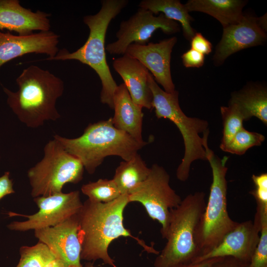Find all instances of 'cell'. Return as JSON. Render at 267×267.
<instances>
[{
	"instance_id": "cell-1",
	"label": "cell",
	"mask_w": 267,
	"mask_h": 267,
	"mask_svg": "<svg viewBox=\"0 0 267 267\" xmlns=\"http://www.w3.org/2000/svg\"><path fill=\"white\" fill-rule=\"evenodd\" d=\"M129 203V195L125 194L108 203L94 202L88 199L83 203L78 213L81 260L94 263L100 260L111 267H118L108 249L113 241L122 236L135 239L148 253H159L124 226L123 213Z\"/></svg>"
},
{
	"instance_id": "cell-2",
	"label": "cell",
	"mask_w": 267,
	"mask_h": 267,
	"mask_svg": "<svg viewBox=\"0 0 267 267\" xmlns=\"http://www.w3.org/2000/svg\"><path fill=\"white\" fill-rule=\"evenodd\" d=\"M16 82V91L5 87L3 90L8 105L21 122L29 128H37L45 121L60 118L56 108L57 100L64 91V83L60 78L32 65L23 70Z\"/></svg>"
},
{
	"instance_id": "cell-3",
	"label": "cell",
	"mask_w": 267,
	"mask_h": 267,
	"mask_svg": "<svg viewBox=\"0 0 267 267\" xmlns=\"http://www.w3.org/2000/svg\"><path fill=\"white\" fill-rule=\"evenodd\" d=\"M63 148L78 158L89 174H93L105 157L118 156L129 160L147 142H139L125 132L116 129L112 118L90 124L82 135L68 138L53 136Z\"/></svg>"
},
{
	"instance_id": "cell-4",
	"label": "cell",
	"mask_w": 267,
	"mask_h": 267,
	"mask_svg": "<svg viewBox=\"0 0 267 267\" xmlns=\"http://www.w3.org/2000/svg\"><path fill=\"white\" fill-rule=\"evenodd\" d=\"M128 2L127 0H102L101 8L97 13L85 16L83 18L89 31L85 43L73 52H69L66 49H61L49 60H76L91 67L101 81L100 101L111 109H113V94L118 85L107 63L105 39L110 22Z\"/></svg>"
},
{
	"instance_id": "cell-5",
	"label": "cell",
	"mask_w": 267,
	"mask_h": 267,
	"mask_svg": "<svg viewBox=\"0 0 267 267\" xmlns=\"http://www.w3.org/2000/svg\"><path fill=\"white\" fill-rule=\"evenodd\" d=\"M203 146L206 159L212 169L213 180L208 202L195 232V239L200 252L199 256L218 245L238 223L230 218L227 209L226 174L228 169L226 164L228 157L224 156L221 158L216 155L209 148L206 137L204 138Z\"/></svg>"
},
{
	"instance_id": "cell-6",
	"label": "cell",
	"mask_w": 267,
	"mask_h": 267,
	"mask_svg": "<svg viewBox=\"0 0 267 267\" xmlns=\"http://www.w3.org/2000/svg\"><path fill=\"white\" fill-rule=\"evenodd\" d=\"M204 192L190 194L170 210L167 243L155 260L154 267H172L193 262L200 256L195 242L196 228L206 205Z\"/></svg>"
},
{
	"instance_id": "cell-7",
	"label": "cell",
	"mask_w": 267,
	"mask_h": 267,
	"mask_svg": "<svg viewBox=\"0 0 267 267\" xmlns=\"http://www.w3.org/2000/svg\"><path fill=\"white\" fill-rule=\"evenodd\" d=\"M148 84L153 95L152 108L157 118H165L173 122L179 130L184 144V154L178 166L176 176L181 181H186L189 175L191 163L197 160H207L203 146V138L200 134L209 130L207 121L187 117L181 109L178 102V92L168 93L158 85L151 73Z\"/></svg>"
},
{
	"instance_id": "cell-8",
	"label": "cell",
	"mask_w": 267,
	"mask_h": 267,
	"mask_svg": "<svg viewBox=\"0 0 267 267\" xmlns=\"http://www.w3.org/2000/svg\"><path fill=\"white\" fill-rule=\"evenodd\" d=\"M44 151L43 159L27 172L34 198L61 192L65 184H76L82 180L85 170L82 163L55 139L48 141Z\"/></svg>"
},
{
	"instance_id": "cell-9",
	"label": "cell",
	"mask_w": 267,
	"mask_h": 267,
	"mask_svg": "<svg viewBox=\"0 0 267 267\" xmlns=\"http://www.w3.org/2000/svg\"><path fill=\"white\" fill-rule=\"evenodd\" d=\"M170 178L163 167L153 164L146 179L128 193L130 202L141 203L148 216L161 224V234L165 239L169 226L170 210L177 207L182 201L171 187Z\"/></svg>"
},
{
	"instance_id": "cell-10",
	"label": "cell",
	"mask_w": 267,
	"mask_h": 267,
	"mask_svg": "<svg viewBox=\"0 0 267 267\" xmlns=\"http://www.w3.org/2000/svg\"><path fill=\"white\" fill-rule=\"evenodd\" d=\"M39 211L31 215L12 213L9 215L24 217V221H14L7 225L17 231H27L55 226L78 214L83 203L78 190L62 192L47 196L34 198Z\"/></svg>"
},
{
	"instance_id": "cell-11",
	"label": "cell",
	"mask_w": 267,
	"mask_h": 267,
	"mask_svg": "<svg viewBox=\"0 0 267 267\" xmlns=\"http://www.w3.org/2000/svg\"><path fill=\"white\" fill-rule=\"evenodd\" d=\"M159 29L167 35L180 31L178 23L167 18L163 13L156 16L150 10L139 8L128 20L121 21L116 34L117 40L107 44L105 50L111 54L123 55L132 44H146Z\"/></svg>"
},
{
	"instance_id": "cell-12",
	"label": "cell",
	"mask_w": 267,
	"mask_h": 267,
	"mask_svg": "<svg viewBox=\"0 0 267 267\" xmlns=\"http://www.w3.org/2000/svg\"><path fill=\"white\" fill-rule=\"evenodd\" d=\"M79 229L77 214L55 226L34 231L35 237L48 247L56 260L71 267H83Z\"/></svg>"
},
{
	"instance_id": "cell-13",
	"label": "cell",
	"mask_w": 267,
	"mask_h": 267,
	"mask_svg": "<svg viewBox=\"0 0 267 267\" xmlns=\"http://www.w3.org/2000/svg\"><path fill=\"white\" fill-rule=\"evenodd\" d=\"M244 15L238 23L223 27L221 40L213 57L221 65L230 55L245 48L263 44L266 40V17Z\"/></svg>"
},
{
	"instance_id": "cell-14",
	"label": "cell",
	"mask_w": 267,
	"mask_h": 267,
	"mask_svg": "<svg viewBox=\"0 0 267 267\" xmlns=\"http://www.w3.org/2000/svg\"><path fill=\"white\" fill-rule=\"evenodd\" d=\"M260 230V218L256 210L253 221L238 222L218 245L207 253L197 257L193 263L227 256L249 263L258 245Z\"/></svg>"
},
{
	"instance_id": "cell-15",
	"label": "cell",
	"mask_w": 267,
	"mask_h": 267,
	"mask_svg": "<svg viewBox=\"0 0 267 267\" xmlns=\"http://www.w3.org/2000/svg\"><path fill=\"white\" fill-rule=\"evenodd\" d=\"M177 40L176 37H173L157 43H133L128 46L125 53L141 63L164 91L172 93L175 86L172 79L170 63L172 49Z\"/></svg>"
},
{
	"instance_id": "cell-16",
	"label": "cell",
	"mask_w": 267,
	"mask_h": 267,
	"mask_svg": "<svg viewBox=\"0 0 267 267\" xmlns=\"http://www.w3.org/2000/svg\"><path fill=\"white\" fill-rule=\"evenodd\" d=\"M59 36L41 31L27 36L14 35L0 31V68L6 62L29 53L44 54L49 60L58 53Z\"/></svg>"
},
{
	"instance_id": "cell-17",
	"label": "cell",
	"mask_w": 267,
	"mask_h": 267,
	"mask_svg": "<svg viewBox=\"0 0 267 267\" xmlns=\"http://www.w3.org/2000/svg\"><path fill=\"white\" fill-rule=\"evenodd\" d=\"M50 13L39 10L33 12L23 7L18 0H0V31H14L19 36L33 31H50Z\"/></svg>"
},
{
	"instance_id": "cell-18",
	"label": "cell",
	"mask_w": 267,
	"mask_h": 267,
	"mask_svg": "<svg viewBox=\"0 0 267 267\" xmlns=\"http://www.w3.org/2000/svg\"><path fill=\"white\" fill-rule=\"evenodd\" d=\"M113 67L124 81L133 101L151 110L153 95L148 84L147 69L138 60L125 53L113 61Z\"/></svg>"
},
{
	"instance_id": "cell-19",
	"label": "cell",
	"mask_w": 267,
	"mask_h": 267,
	"mask_svg": "<svg viewBox=\"0 0 267 267\" xmlns=\"http://www.w3.org/2000/svg\"><path fill=\"white\" fill-rule=\"evenodd\" d=\"M114 126L139 142L144 141L142 136L143 117L142 107L135 103L124 83L117 86L113 97Z\"/></svg>"
},
{
	"instance_id": "cell-20",
	"label": "cell",
	"mask_w": 267,
	"mask_h": 267,
	"mask_svg": "<svg viewBox=\"0 0 267 267\" xmlns=\"http://www.w3.org/2000/svg\"><path fill=\"white\" fill-rule=\"evenodd\" d=\"M246 1L241 0H189L185 5L188 12L199 11L217 19L223 27L239 23L244 15Z\"/></svg>"
},
{
	"instance_id": "cell-21",
	"label": "cell",
	"mask_w": 267,
	"mask_h": 267,
	"mask_svg": "<svg viewBox=\"0 0 267 267\" xmlns=\"http://www.w3.org/2000/svg\"><path fill=\"white\" fill-rule=\"evenodd\" d=\"M229 103L237 106L246 121L255 117L267 126V91L265 88L252 86L233 92Z\"/></svg>"
},
{
	"instance_id": "cell-22",
	"label": "cell",
	"mask_w": 267,
	"mask_h": 267,
	"mask_svg": "<svg viewBox=\"0 0 267 267\" xmlns=\"http://www.w3.org/2000/svg\"><path fill=\"white\" fill-rule=\"evenodd\" d=\"M138 6L150 10L154 15L161 12L167 18L179 22L183 35L188 40H191L196 33L191 25L192 18L185 5L178 0H143Z\"/></svg>"
},
{
	"instance_id": "cell-23",
	"label": "cell",
	"mask_w": 267,
	"mask_h": 267,
	"mask_svg": "<svg viewBox=\"0 0 267 267\" xmlns=\"http://www.w3.org/2000/svg\"><path fill=\"white\" fill-rule=\"evenodd\" d=\"M150 171V168L137 154L130 160L120 163L113 180L121 194H128L132 189L146 179Z\"/></svg>"
},
{
	"instance_id": "cell-24",
	"label": "cell",
	"mask_w": 267,
	"mask_h": 267,
	"mask_svg": "<svg viewBox=\"0 0 267 267\" xmlns=\"http://www.w3.org/2000/svg\"><path fill=\"white\" fill-rule=\"evenodd\" d=\"M81 191L89 200L97 203H108L122 195L113 179L89 182L82 185Z\"/></svg>"
},
{
	"instance_id": "cell-25",
	"label": "cell",
	"mask_w": 267,
	"mask_h": 267,
	"mask_svg": "<svg viewBox=\"0 0 267 267\" xmlns=\"http://www.w3.org/2000/svg\"><path fill=\"white\" fill-rule=\"evenodd\" d=\"M20 258L16 267H47L56 260L48 247L38 242L33 246H23L19 250Z\"/></svg>"
},
{
	"instance_id": "cell-26",
	"label": "cell",
	"mask_w": 267,
	"mask_h": 267,
	"mask_svg": "<svg viewBox=\"0 0 267 267\" xmlns=\"http://www.w3.org/2000/svg\"><path fill=\"white\" fill-rule=\"evenodd\" d=\"M220 110L223 130L220 147L222 150L234 135L243 128V121L246 120L241 110L234 104L229 103L228 106L221 107Z\"/></svg>"
},
{
	"instance_id": "cell-27",
	"label": "cell",
	"mask_w": 267,
	"mask_h": 267,
	"mask_svg": "<svg viewBox=\"0 0 267 267\" xmlns=\"http://www.w3.org/2000/svg\"><path fill=\"white\" fill-rule=\"evenodd\" d=\"M265 139V137L262 134L248 131L243 127L234 135L222 150L241 155L245 154L250 148L260 146Z\"/></svg>"
},
{
	"instance_id": "cell-28",
	"label": "cell",
	"mask_w": 267,
	"mask_h": 267,
	"mask_svg": "<svg viewBox=\"0 0 267 267\" xmlns=\"http://www.w3.org/2000/svg\"><path fill=\"white\" fill-rule=\"evenodd\" d=\"M256 210L260 218V235L249 267H267V205L257 203Z\"/></svg>"
},
{
	"instance_id": "cell-29",
	"label": "cell",
	"mask_w": 267,
	"mask_h": 267,
	"mask_svg": "<svg viewBox=\"0 0 267 267\" xmlns=\"http://www.w3.org/2000/svg\"><path fill=\"white\" fill-rule=\"evenodd\" d=\"M252 180L255 189L249 192L255 198L256 203L267 205V174L253 175Z\"/></svg>"
},
{
	"instance_id": "cell-30",
	"label": "cell",
	"mask_w": 267,
	"mask_h": 267,
	"mask_svg": "<svg viewBox=\"0 0 267 267\" xmlns=\"http://www.w3.org/2000/svg\"><path fill=\"white\" fill-rule=\"evenodd\" d=\"M183 65L189 67H200L204 63V55L190 48L181 55Z\"/></svg>"
},
{
	"instance_id": "cell-31",
	"label": "cell",
	"mask_w": 267,
	"mask_h": 267,
	"mask_svg": "<svg viewBox=\"0 0 267 267\" xmlns=\"http://www.w3.org/2000/svg\"><path fill=\"white\" fill-rule=\"evenodd\" d=\"M190 41L191 48L203 55L209 54L211 52L212 50V44L202 34L196 33Z\"/></svg>"
},
{
	"instance_id": "cell-32",
	"label": "cell",
	"mask_w": 267,
	"mask_h": 267,
	"mask_svg": "<svg viewBox=\"0 0 267 267\" xmlns=\"http://www.w3.org/2000/svg\"><path fill=\"white\" fill-rule=\"evenodd\" d=\"M249 263L232 257L218 258L210 267H249Z\"/></svg>"
},
{
	"instance_id": "cell-33",
	"label": "cell",
	"mask_w": 267,
	"mask_h": 267,
	"mask_svg": "<svg viewBox=\"0 0 267 267\" xmlns=\"http://www.w3.org/2000/svg\"><path fill=\"white\" fill-rule=\"evenodd\" d=\"M14 193L12 180L10 178V173L5 172L0 177V200L7 195Z\"/></svg>"
},
{
	"instance_id": "cell-34",
	"label": "cell",
	"mask_w": 267,
	"mask_h": 267,
	"mask_svg": "<svg viewBox=\"0 0 267 267\" xmlns=\"http://www.w3.org/2000/svg\"><path fill=\"white\" fill-rule=\"evenodd\" d=\"M218 258L205 260L197 263H190L179 264L172 267H210L212 264L216 261Z\"/></svg>"
},
{
	"instance_id": "cell-35",
	"label": "cell",
	"mask_w": 267,
	"mask_h": 267,
	"mask_svg": "<svg viewBox=\"0 0 267 267\" xmlns=\"http://www.w3.org/2000/svg\"><path fill=\"white\" fill-rule=\"evenodd\" d=\"M47 267H71L69 266H68L61 262L55 260L53 262H52L51 263H50Z\"/></svg>"
},
{
	"instance_id": "cell-36",
	"label": "cell",
	"mask_w": 267,
	"mask_h": 267,
	"mask_svg": "<svg viewBox=\"0 0 267 267\" xmlns=\"http://www.w3.org/2000/svg\"><path fill=\"white\" fill-rule=\"evenodd\" d=\"M83 267H94L93 262H88Z\"/></svg>"
},
{
	"instance_id": "cell-37",
	"label": "cell",
	"mask_w": 267,
	"mask_h": 267,
	"mask_svg": "<svg viewBox=\"0 0 267 267\" xmlns=\"http://www.w3.org/2000/svg\"></svg>"
}]
</instances>
